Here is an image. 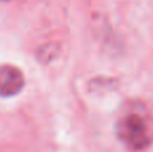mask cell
<instances>
[{
  "mask_svg": "<svg viewBox=\"0 0 153 152\" xmlns=\"http://www.w3.org/2000/svg\"><path fill=\"white\" fill-rule=\"evenodd\" d=\"M24 75L13 65H0V98H8L19 94L24 88Z\"/></svg>",
  "mask_w": 153,
  "mask_h": 152,
  "instance_id": "7a4b0ae2",
  "label": "cell"
},
{
  "mask_svg": "<svg viewBox=\"0 0 153 152\" xmlns=\"http://www.w3.org/2000/svg\"><path fill=\"white\" fill-rule=\"evenodd\" d=\"M0 1H10V0H0Z\"/></svg>",
  "mask_w": 153,
  "mask_h": 152,
  "instance_id": "3957f363",
  "label": "cell"
},
{
  "mask_svg": "<svg viewBox=\"0 0 153 152\" xmlns=\"http://www.w3.org/2000/svg\"><path fill=\"white\" fill-rule=\"evenodd\" d=\"M116 135L126 148L132 151H143L153 142V132L148 121L140 113H128L116 124Z\"/></svg>",
  "mask_w": 153,
  "mask_h": 152,
  "instance_id": "6da1fadb",
  "label": "cell"
}]
</instances>
